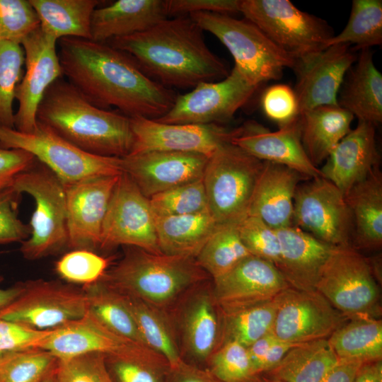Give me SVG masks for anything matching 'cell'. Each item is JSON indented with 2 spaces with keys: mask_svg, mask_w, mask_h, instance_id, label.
<instances>
[{
  "mask_svg": "<svg viewBox=\"0 0 382 382\" xmlns=\"http://www.w3.org/2000/svg\"><path fill=\"white\" fill-rule=\"evenodd\" d=\"M57 43L63 76L93 105L150 119L173 105L175 92L149 77L125 52L82 38L64 37Z\"/></svg>",
  "mask_w": 382,
  "mask_h": 382,
  "instance_id": "6da1fadb",
  "label": "cell"
},
{
  "mask_svg": "<svg viewBox=\"0 0 382 382\" xmlns=\"http://www.w3.org/2000/svg\"><path fill=\"white\" fill-rule=\"evenodd\" d=\"M204 30L189 16L166 18L149 29L108 41L129 55L151 79L165 87L194 88L229 74L207 47Z\"/></svg>",
  "mask_w": 382,
  "mask_h": 382,
  "instance_id": "7a4b0ae2",
  "label": "cell"
},
{
  "mask_svg": "<svg viewBox=\"0 0 382 382\" xmlns=\"http://www.w3.org/2000/svg\"><path fill=\"white\" fill-rule=\"evenodd\" d=\"M36 120L79 149L96 156L122 158L132 150L130 117L90 103L60 78L45 92Z\"/></svg>",
  "mask_w": 382,
  "mask_h": 382,
  "instance_id": "3957f363",
  "label": "cell"
},
{
  "mask_svg": "<svg viewBox=\"0 0 382 382\" xmlns=\"http://www.w3.org/2000/svg\"><path fill=\"white\" fill-rule=\"evenodd\" d=\"M125 247L123 257L100 280L164 312L190 288L212 279L194 257Z\"/></svg>",
  "mask_w": 382,
  "mask_h": 382,
  "instance_id": "277c9868",
  "label": "cell"
},
{
  "mask_svg": "<svg viewBox=\"0 0 382 382\" xmlns=\"http://www.w3.org/2000/svg\"><path fill=\"white\" fill-rule=\"evenodd\" d=\"M11 186L35 201L30 235L20 247L23 257L36 260L69 248L65 189L57 175L35 159L15 177Z\"/></svg>",
  "mask_w": 382,
  "mask_h": 382,
  "instance_id": "5b68a950",
  "label": "cell"
},
{
  "mask_svg": "<svg viewBox=\"0 0 382 382\" xmlns=\"http://www.w3.org/2000/svg\"><path fill=\"white\" fill-rule=\"evenodd\" d=\"M217 37L233 57L235 67L253 86L282 77L295 61L276 46L254 23L229 15L198 12L188 15Z\"/></svg>",
  "mask_w": 382,
  "mask_h": 382,
  "instance_id": "8992f818",
  "label": "cell"
},
{
  "mask_svg": "<svg viewBox=\"0 0 382 382\" xmlns=\"http://www.w3.org/2000/svg\"><path fill=\"white\" fill-rule=\"evenodd\" d=\"M263 163L231 143L209 157L202 180L209 212L218 224L239 223L248 215Z\"/></svg>",
  "mask_w": 382,
  "mask_h": 382,
  "instance_id": "52a82bcc",
  "label": "cell"
},
{
  "mask_svg": "<svg viewBox=\"0 0 382 382\" xmlns=\"http://www.w3.org/2000/svg\"><path fill=\"white\" fill-rule=\"evenodd\" d=\"M316 291L348 319L381 318V294L368 257L352 246H333Z\"/></svg>",
  "mask_w": 382,
  "mask_h": 382,
  "instance_id": "ba28073f",
  "label": "cell"
},
{
  "mask_svg": "<svg viewBox=\"0 0 382 382\" xmlns=\"http://www.w3.org/2000/svg\"><path fill=\"white\" fill-rule=\"evenodd\" d=\"M239 13L295 62L328 47L334 36L326 22L289 0H240Z\"/></svg>",
  "mask_w": 382,
  "mask_h": 382,
  "instance_id": "9c48e42d",
  "label": "cell"
},
{
  "mask_svg": "<svg viewBox=\"0 0 382 382\" xmlns=\"http://www.w3.org/2000/svg\"><path fill=\"white\" fill-rule=\"evenodd\" d=\"M0 144L6 149L29 152L52 170L64 185L123 173L120 158L86 153L39 122L36 130L29 134L0 127Z\"/></svg>",
  "mask_w": 382,
  "mask_h": 382,
  "instance_id": "30bf717a",
  "label": "cell"
},
{
  "mask_svg": "<svg viewBox=\"0 0 382 382\" xmlns=\"http://www.w3.org/2000/svg\"><path fill=\"white\" fill-rule=\"evenodd\" d=\"M181 360L205 368L216 349L221 310L213 294L212 279L190 288L166 311Z\"/></svg>",
  "mask_w": 382,
  "mask_h": 382,
  "instance_id": "8fae6325",
  "label": "cell"
},
{
  "mask_svg": "<svg viewBox=\"0 0 382 382\" xmlns=\"http://www.w3.org/2000/svg\"><path fill=\"white\" fill-rule=\"evenodd\" d=\"M292 225L332 246H352V219L345 195L321 176L297 186Z\"/></svg>",
  "mask_w": 382,
  "mask_h": 382,
  "instance_id": "7c38bea8",
  "label": "cell"
},
{
  "mask_svg": "<svg viewBox=\"0 0 382 382\" xmlns=\"http://www.w3.org/2000/svg\"><path fill=\"white\" fill-rule=\"evenodd\" d=\"M119 245L161 253L149 199L125 173L119 176L113 190L103 224L99 249L108 250Z\"/></svg>",
  "mask_w": 382,
  "mask_h": 382,
  "instance_id": "4fadbf2b",
  "label": "cell"
},
{
  "mask_svg": "<svg viewBox=\"0 0 382 382\" xmlns=\"http://www.w3.org/2000/svg\"><path fill=\"white\" fill-rule=\"evenodd\" d=\"M25 284L23 294L0 311V319L47 330L79 319L88 311L83 288L44 279Z\"/></svg>",
  "mask_w": 382,
  "mask_h": 382,
  "instance_id": "5bb4252c",
  "label": "cell"
},
{
  "mask_svg": "<svg viewBox=\"0 0 382 382\" xmlns=\"http://www.w3.org/2000/svg\"><path fill=\"white\" fill-rule=\"evenodd\" d=\"M257 88L233 67L224 79L198 84L177 96L172 108L153 119L166 124H219L231 120L250 99Z\"/></svg>",
  "mask_w": 382,
  "mask_h": 382,
  "instance_id": "9a60e30c",
  "label": "cell"
},
{
  "mask_svg": "<svg viewBox=\"0 0 382 382\" xmlns=\"http://www.w3.org/2000/svg\"><path fill=\"white\" fill-rule=\"evenodd\" d=\"M274 302L275 315L271 332L293 345L328 339L349 320L317 291L289 286Z\"/></svg>",
  "mask_w": 382,
  "mask_h": 382,
  "instance_id": "2e32d148",
  "label": "cell"
},
{
  "mask_svg": "<svg viewBox=\"0 0 382 382\" xmlns=\"http://www.w3.org/2000/svg\"><path fill=\"white\" fill-rule=\"evenodd\" d=\"M57 42L39 26L21 44L25 54V71L16 89L18 107L14 114V129L20 132L36 130L39 104L48 88L63 77Z\"/></svg>",
  "mask_w": 382,
  "mask_h": 382,
  "instance_id": "e0dca14e",
  "label": "cell"
},
{
  "mask_svg": "<svg viewBox=\"0 0 382 382\" xmlns=\"http://www.w3.org/2000/svg\"><path fill=\"white\" fill-rule=\"evenodd\" d=\"M134 141L131 154L153 151L197 153L209 157L230 143L234 129L219 124H166L153 119L130 117Z\"/></svg>",
  "mask_w": 382,
  "mask_h": 382,
  "instance_id": "ac0fdd59",
  "label": "cell"
},
{
  "mask_svg": "<svg viewBox=\"0 0 382 382\" xmlns=\"http://www.w3.org/2000/svg\"><path fill=\"white\" fill-rule=\"evenodd\" d=\"M356 60L350 45L337 44L296 61L293 68L297 76L294 91L299 115L318 106L338 105L340 89Z\"/></svg>",
  "mask_w": 382,
  "mask_h": 382,
  "instance_id": "d6986e66",
  "label": "cell"
},
{
  "mask_svg": "<svg viewBox=\"0 0 382 382\" xmlns=\"http://www.w3.org/2000/svg\"><path fill=\"white\" fill-rule=\"evenodd\" d=\"M120 175L64 185L69 248L94 252L99 249L103 224Z\"/></svg>",
  "mask_w": 382,
  "mask_h": 382,
  "instance_id": "ffe728a7",
  "label": "cell"
},
{
  "mask_svg": "<svg viewBox=\"0 0 382 382\" xmlns=\"http://www.w3.org/2000/svg\"><path fill=\"white\" fill-rule=\"evenodd\" d=\"M209 157L197 153L153 151L120 158L127 174L148 198L202 179Z\"/></svg>",
  "mask_w": 382,
  "mask_h": 382,
  "instance_id": "44dd1931",
  "label": "cell"
},
{
  "mask_svg": "<svg viewBox=\"0 0 382 382\" xmlns=\"http://www.w3.org/2000/svg\"><path fill=\"white\" fill-rule=\"evenodd\" d=\"M289 285L271 262L250 255L212 279L215 300L223 312H231L273 300Z\"/></svg>",
  "mask_w": 382,
  "mask_h": 382,
  "instance_id": "7402d4cb",
  "label": "cell"
},
{
  "mask_svg": "<svg viewBox=\"0 0 382 382\" xmlns=\"http://www.w3.org/2000/svg\"><path fill=\"white\" fill-rule=\"evenodd\" d=\"M230 143L262 161L286 166L309 179L320 176L302 145L299 116L277 131L247 121L234 129Z\"/></svg>",
  "mask_w": 382,
  "mask_h": 382,
  "instance_id": "603a6c76",
  "label": "cell"
},
{
  "mask_svg": "<svg viewBox=\"0 0 382 382\" xmlns=\"http://www.w3.org/2000/svg\"><path fill=\"white\" fill-rule=\"evenodd\" d=\"M140 347L145 346L114 333L88 311L82 318L50 330L35 348L49 351L62 360L93 352L124 354Z\"/></svg>",
  "mask_w": 382,
  "mask_h": 382,
  "instance_id": "cb8c5ba5",
  "label": "cell"
},
{
  "mask_svg": "<svg viewBox=\"0 0 382 382\" xmlns=\"http://www.w3.org/2000/svg\"><path fill=\"white\" fill-rule=\"evenodd\" d=\"M375 126L359 121L333 149L319 168L320 176L345 195L355 184L379 167Z\"/></svg>",
  "mask_w": 382,
  "mask_h": 382,
  "instance_id": "d4e9b609",
  "label": "cell"
},
{
  "mask_svg": "<svg viewBox=\"0 0 382 382\" xmlns=\"http://www.w3.org/2000/svg\"><path fill=\"white\" fill-rule=\"evenodd\" d=\"M276 231L280 245L277 268L289 286L316 291L320 271L333 246L294 225Z\"/></svg>",
  "mask_w": 382,
  "mask_h": 382,
  "instance_id": "484cf974",
  "label": "cell"
},
{
  "mask_svg": "<svg viewBox=\"0 0 382 382\" xmlns=\"http://www.w3.org/2000/svg\"><path fill=\"white\" fill-rule=\"evenodd\" d=\"M248 215L277 230L292 225L294 197L301 180H309L286 166L263 161Z\"/></svg>",
  "mask_w": 382,
  "mask_h": 382,
  "instance_id": "4316f807",
  "label": "cell"
},
{
  "mask_svg": "<svg viewBox=\"0 0 382 382\" xmlns=\"http://www.w3.org/2000/svg\"><path fill=\"white\" fill-rule=\"evenodd\" d=\"M168 17L166 0H118L93 11L91 40L105 43L141 33Z\"/></svg>",
  "mask_w": 382,
  "mask_h": 382,
  "instance_id": "83f0119b",
  "label": "cell"
},
{
  "mask_svg": "<svg viewBox=\"0 0 382 382\" xmlns=\"http://www.w3.org/2000/svg\"><path fill=\"white\" fill-rule=\"evenodd\" d=\"M346 75L337 96L338 105L359 121L378 125L382 122V75L369 49L361 50Z\"/></svg>",
  "mask_w": 382,
  "mask_h": 382,
  "instance_id": "f1b7e54d",
  "label": "cell"
},
{
  "mask_svg": "<svg viewBox=\"0 0 382 382\" xmlns=\"http://www.w3.org/2000/svg\"><path fill=\"white\" fill-rule=\"evenodd\" d=\"M353 224L352 246L378 250L382 245V174L379 167L345 195Z\"/></svg>",
  "mask_w": 382,
  "mask_h": 382,
  "instance_id": "f546056e",
  "label": "cell"
},
{
  "mask_svg": "<svg viewBox=\"0 0 382 382\" xmlns=\"http://www.w3.org/2000/svg\"><path fill=\"white\" fill-rule=\"evenodd\" d=\"M301 140L311 161L318 168L352 129L354 116L337 105H322L299 115Z\"/></svg>",
  "mask_w": 382,
  "mask_h": 382,
  "instance_id": "4dcf8cb0",
  "label": "cell"
},
{
  "mask_svg": "<svg viewBox=\"0 0 382 382\" xmlns=\"http://www.w3.org/2000/svg\"><path fill=\"white\" fill-rule=\"evenodd\" d=\"M154 217L159 249L170 255L196 258L218 225L209 212Z\"/></svg>",
  "mask_w": 382,
  "mask_h": 382,
  "instance_id": "1f68e13d",
  "label": "cell"
},
{
  "mask_svg": "<svg viewBox=\"0 0 382 382\" xmlns=\"http://www.w3.org/2000/svg\"><path fill=\"white\" fill-rule=\"evenodd\" d=\"M40 28L59 40L64 37L91 40V21L98 0H29Z\"/></svg>",
  "mask_w": 382,
  "mask_h": 382,
  "instance_id": "d6a6232c",
  "label": "cell"
},
{
  "mask_svg": "<svg viewBox=\"0 0 382 382\" xmlns=\"http://www.w3.org/2000/svg\"><path fill=\"white\" fill-rule=\"evenodd\" d=\"M338 361L328 339H323L294 346L264 374L283 382H321Z\"/></svg>",
  "mask_w": 382,
  "mask_h": 382,
  "instance_id": "836d02e7",
  "label": "cell"
},
{
  "mask_svg": "<svg viewBox=\"0 0 382 382\" xmlns=\"http://www.w3.org/2000/svg\"><path fill=\"white\" fill-rule=\"evenodd\" d=\"M340 361L360 363L382 359V320L362 317L349 319L328 338Z\"/></svg>",
  "mask_w": 382,
  "mask_h": 382,
  "instance_id": "e575fe53",
  "label": "cell"
},
{
  "mask_svg": "<svg viewBox=\"0 0 382 382\" xmlns=\"http://www.w3.org/2000/svg\"><path fill=\"white\" fill-rule=\"evenodd\" d=\"M82 288L88 311L103 325L124 338L147 347L121 294L100 280Z\"/></svg>",
  "mask_w": 382,
  "mask_h": 382,
  "instance_id": "d590c367",
  "label": "cell"
},
{
  "mask_svg": "<svg viewBox=\"0 0 382 382\" xmlns=\"http://www.w3.org/2000/svg\"><path fill=\"white\" fill-rule=\"evenodd\" d=\"M122 296L146 345L165 357L170 366L176 365L181 359L166 312L135 297Z\"/></svg>",
  "mask_w": 382,
  "mask_h": 382,
  "instance_id": "8d00e7d4",
  "label": "cell"
},
{
  "mask_svg": "<svg viewBox=\"0 0 382 382\" xmlns=\"http://www.w3.org/2000/svg\"><path fill=\"white\" fill-rule=\"evenodd\" d=\"M274 315V299L231 312L221 311L219 338L216 349L229 342L248 347L272 332Z\"/></svg>",
  "mask_w": 382,
  "mask_h": 382,
  "instance_id": "74e56055",
  "label": "cell"
},
{
  "mask_svg": "<svg viewBox=\"0 0 382 382\" xmlns=\"http://www.w3.org/2000/svg\"><path fill=\"white\" fill-rule=\"evenodd\" d=\"M238 225V223L218 224L195 258L212 279L221 277L252 255L241 241Z\"/></svg>",
  "mask_w": 382,
  "mask_h": 382,
  "instance_id": "f35d334b",
  "label": "cell"
},
{
  "mask_svg": "<svg viewBox=\"0 0 382 382\" xmlns=\"http://www.w3.org/2000/svg\"><path fill=\"white\" fill-rule=\"evenodd\" d=\"M105 361L115 382H167L170 369L165 357L146 347L105 356Z\"/></svg>",
  "mask_w": 382,
  "mask_h": 382,
  "instance_id": "ab89813d",
  "label": "cell"
},
{
  "mask_svg": "<svg viewBox=\"0 0 382 382\" xmlns=\"http://www.w3.org/2000/svg\"><path fill=\"white\" fill-rule=\"evenodd\" d=\"M381 43L382 1L353 0L347 25L330 38L328 47L347 44L362 50Z\"/></svg>",
  "mask_w": 382,
  "mask_h": 382,
  "instance_id": "60d3db41",
  "label": "cell"
},
{
  "mask_svg": "<svg viewBox=\"0 0 382 382\" xmlns=\"http://www.w3.org/2000/svg\"><path fill=\"white\" fill-rule=\"evenodd\" d=\"M58 359L49 351L32 348L0 356V382H42L57 368Z\"/></svg>",
  "mask_w": 382,
  "mask_h": 382,
  "instance_id": "b9f144b4",
  "label": "cell"
},
{
  "mask_svg": "<svg viewBox=\"0 0 382 382\" xmlns=\"http://www.w3.org/2000/svg\"><path fill=\"white\" fill-rule=\"evenodd\" d=\"M24 65L22 45L0 40V127L14 129L13 103L16 87L24 74Z\"/></svg>",
  "mask_w": 382,
  "mask_h": 382,
  "instance_id": "7bdbcfd3",
  "label": "cell"
},
{
  "mask_svg": "<svg viewBox=\"0 0 382 382\" xmlns=\"http://www.w3.org/2000/svg\"><path fill=\"white\" fill-rule=\"evenodd\" d=\"M149 199L154 216H179L209 212L202 179L173 187Z\"/></svg>",
  "mask_w": 382,
  "mask_h": 382,
  "instance_id": "ee69618b",
  "label": "cell"
},
{
  "mask_svg": "<svg viewBox=\"0 0 382 382\" xmlns=\"http://www.w3.org/2000/svg\"><path fill=\"white\" fill-rule=\"evenodd\" d=\"M205 368L222 382H255L257 375L247 347L236 342L216 349L207 359Z\"/></svg>",
  "mask_w": 382,
  "mask_h": 382,
  "instance_id": "f6af8a7d",
  "label": "cell"
},
{
  "mask_svg": "<svg viewBox=\"0 0 382 382\" xmlns=\"http://www.w3.org/2000/svg\"><path fill=\"white\" fill-rule=\"evenodd\" d=\"M109 265V258L94 251L71 250L57 261L54 270L64 280L83 286L100 280Z\"/></svg>",
  "mask_w": 382,
  "mask_h": 382,
  "instance_id": "bcb514c9",
  "label": "cell"
},
{
  "mask_svg": "<svg viewBox=\"0 0 382 382\" xmlns=\"http://www.w3.org/2000/svg\"><path fill=\"white\" fill-rule=\"evenodd\" d=\"M241 241L249 253L272 263L280 262V245L277 231L258 217L247 215L238 225Z\"/></svg>",
  "mask_w": 382,
  "mask_h": 382,
  "instance_id": "7dc6e473",
  "label": "cell"
},
{
  "mask_svg": "<svg viewBox=\"0 0 382 382\" xmlns=\"http://www.w3.org/2000/svg\"><path fill=\"white\" fill-rule=\"evenodd\" d=\"M39 26L29 0H0V40L21 44Z\"/></svg>",
  "mask_w": 382,
  "mask_h": 382,
  "instance_id": "c3c4849f",
  "label": "cell"
},
{
  "mask_svg": "<svg viewBox=\"0 0 382 382\" xmlns=\"http://www.w3.org/2000/svg\"><path fill=\"white\" fill-rule=\"evenodd\" d=\"M59 382H115L108 369L105 355L86 353L59 360Z\"/></svg>",
  "mask_w": 382,
  "mask_h": 382,
  "instance_id": "681fc988",
  "label": "cell"
},
{
  "mask_svg": "<svg viewBox=\"0 0 382 382\" xmlns=\"http://www.w3.org/2000/svg\"><path fill=\"white\" fill-rule=\"evenodd\" d=\"M21 195L12 186L0 191V244L21 243L30 235L29 224L18 216Z\"/></svg>",
  "mask_w": 382,
  "mask_h": 382,
  "instance_id": "f907efd6",
  "label": "cell"
},
{
  "mask_svg": "<svg viewBox=\"0 0 382 382\" xmlns=\"http://www.w3.org/2000/svg\"><path fill=\"white\" fill-rule=\"evenodd\" d=\"M260 103L265 115L279 127L289 123L299 116L295 92L286 84L269 86L263 92Z\"/></svg>",
  "mask_w": 382,
  "mask_h": 382,
  "instance_id": "816d5d0a",
  "label": "cell"
},
{
  "mask_svg": "<svg viewBox=\"0 0 382 382\" xmlns=\"http://www.w3.org/2000/svg\"><path fill=\"white\" fill-rule=\"evenodd\" d=\"M270 332L248 347V355L257 374L269 371L275 367L294 346Z\"/></svg>",
  "mask_w": 382,
  "mask_h": 382,
  "instance_id": "f5cc1de1",
  "label": "cell"
},
{
  "mask_svg": "<svg viewBox=\"0 0 382 382\" xmlns=\"http://www.w3.org/2000/svg\"><path fill=\"white\" fill-rule=\"evenodd\" d=\"M50 330H40L13 321L0 319V352L35 348Z\"/></svg>",
  "mask_w": 382,
  "mask_h": 382,
  "instance_id": "db71d44e",
  "label": "cell"
},
{
  "mask_svg": "<svg viewBox=\"0 0 382 382\" xmlns=\"http://www.w3.org/2000/svg\"><path fill=\"white\" fill-rule=\"evenodd\" d=\"M240 0H166L168 16L210 12L225 15L239 12Z\"/></svg>",
  "mask_w": 382,
  "mask_h": 382,
  "instance_id": "11a10c76",
  "label": "cell"
},
{
  "mask_svg": "<svg viewBox=\"0 0 382 382\" xmlns=\"http://www.w3.org/2000/svg\"><path fill=\"white\" fill-rule=\"evenodd\" d=\"M29 152L18 149H6L0 144V191L10 187L19 173L35 161Z\"/></svg>",
  "mask_w": 382,
  "mask_h": 382,
  "instance_id": "9f6ffc18",
  "label": "cell"
},
{
  "mask_svg": "<svg viewBox=\"0 0 382 382\" xmlns=\"http://www.w3.org/2000/svg\"><path fill=\"white\" fill-rule=\"evenodd\" d=\"M167 382H222L206 368L180 360L170 366Z\"/></svg>",
  "mask_w": 382,
  "mask_h": 382,
  "instance_id": "6f0895ef",
  "label": "cell"
},
{
  "mask_svg": "<svg viewBox=\"0 0 382 382\" xmlns=\"http://www.w3.org/2000/svg\"><path fill=\"white\" fill-rule=\"evenodd\" d=\"M362 364L353 361L339 360L321 382H353Z\"/></svg>",
  "mask_w": 382,
  "mask_h": 382,
  "instance_id": "680465c9",
  "label": "cell"
},
{
  "mask_svg": "<svg viewBox=\"0 0 382 382\" xmlns=\"http://www.w3.org/2000/svg\"><path fill=\"white\" fill-rule=\"evenodd\" d=\"M353 382H382V359L363 363Z\"/></svg>",
  "mask_w": 382,
  "mask_h": 382,
  "instance_id": "91938a15",
  "label": "cell"
},
{
  "mask_svg": "<svg viewBox=\"0 0 382 382\" xmlns=\"http://www.w3.org/2000/svg\"><path fill=\"white\" fill-rule=\"evenodd\" d=\"M3 277L0 275V282ZM25 282H18L7 289H0V311L14 301L24 291Z\"/></svg>",
  "mask_w": 382,
  "mask_h": 382,
  "instance_id": "94428289",
  "label": "cell"
},
{
  "mask_svg": "<svg viewBox=\"0 0 382 382\" xmlns=\"http://www.w3.org/2000/svg\"><path fill=\"white\" fill-rule=\"evenodd\" d=\"M255 382H283L277 378L270 376L267 374H259L256 376Z\"/></svg>",
  "mask_w": 382,
  "mask_h": 382,
  "instance_id": "6125c7cd",
  "label": "cell"
},
{
  "mask_svg": "<svg viewBox=\"0 0 382 382\" xmlns=\"http://www.w3.org/2000/svg\"><path fill=\"white\" fill-rule=\"evenodd\" d=\"M56 371L57 369L48 377H47L42 382H59Z\"/></svg>",
  "mask_w": 382,
  "mask_h": 382,
  "instance_id": "be15d7a7",
  "label": "cell"
},
{
  "mask_svg": "<svg viewBox=\"0 0 382 382\" xmlns=\"http://www.w3.org/2000/svg\"><path fill=\"white\" fill-rule=\"evenodd\" d=\"M4 251H0V254H2L4 253Z\"/></svg>",
  "mask_w": 382,
  "mask_h": 382,
  "instance_id": "e7e4bbea",
  "label": "cell"
},
{
  "mask_svg": "<svg viewBox=\"0 0 382 382\" xmlns=\"http://www.w3.org/2000/svg\"><path fill=\"white\" fill-rule=\"evenodd\" d=\"M2 353H3V352H0V356H1V354Z\"/></svg>",
  "mask_w": 382,
  "mask_h": 382,
  "instance_id": "03108f58",
  "label": "cell"
}]
</instances>
